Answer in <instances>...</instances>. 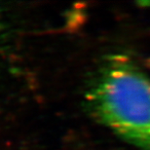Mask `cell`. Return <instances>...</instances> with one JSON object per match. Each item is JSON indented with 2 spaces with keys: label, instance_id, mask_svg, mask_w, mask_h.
Instances as JSON below:
<instances>
[{
  "label": "cell",
  "instance_id": "1",
  "mask_svg": "<svg viewBox=\"0 0 150 150\" xmlns=\"http://www.w3.org/2000/svg\"><path fill=\"white\" fill-rule=\"evenodd\" d=\"M98 121L140 150H150V78L125 56L110 57L88 93Z\"/></svg>",
  "mask_w": 150,
  "mask_h": 150
}]
</instances>
